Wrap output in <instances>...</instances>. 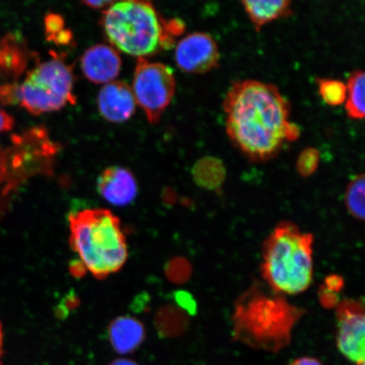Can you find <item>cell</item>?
I'll use <instances>...</instances> for the list:
<instances>
[{
    "instance_id": "2",
    "label": "cell",
    "mask_w": 365,
    "mask_h": 365,
    "mask_svg": "<svg viewBox=\"0 0 365 365\" xmlns=\"http://www.w3.org/2000/svg\"><path fill=\"white\" fill-rule=\"evenodd\" d=\"M307 310L255 281L235 304L232 337L250 348L277 353L289 345L296 324Z\"/></svg>"
},
{
    "instance_id": "29",
    "label": "cell",
    "mask_w": 365,
    "mask_h": 365,
    "mask_svg": "<svg viewBox=\"0 0 365 365\" xmlns=\"http://www.w3.org/2000/svg\"><path fill=\"white\" fill-rule=\"evenodd\" d=\"M84 4H86V6H88L90 8L93 9H103L110 7L113 4H114L113 1H85L83 2Z\"/></svg>"
},
{
    "instance_id": "3",
    "label": "cell",
    "mask_w": 365,
    "mask_h": 365,
    "mask_svg": "<svg viewBox=\"0 0 365 365\" xmlns=\"http://www.w3.org/2000/svg\"><path fill=\"white\" fill-rule=\"evenodd\" d=\"M314 237L294 222H282L264 241L262 274L273 291L299 294L313 280Z\"/></svg>"
},
{
    "instance_id": "32",
    "label": "cell",
    "mask_w": 365,
    "mask_h": 365,
    "mask_svg": "<svg viewBox=\"0 0 365 365\" xmlns=\"http://www.w3.org/2000/svg\"></svg>"
},
{
    "instance_id": "6",
    "label": "cell",
    "mask_w": 365,
    "mask_h": 365,
    "mask_svg": "<svg viewBox=\"0 0 365 365\" xmlns=\"http://www.w3.org/2000/svg\"><path fill=\"white\" fill-rule=\"evenodd\" d=\"M71 68L58 59L40 63L23 83L16 84V100L27 111L38 114L59 110L74 101Z\"/></svg>"
},
{
    "instance_id": "15",
    "label": "cell",
    "mask_w": 365,
    "mask_h": 365,
    "mask_svg": "<svg viewBox=\"0 0 365 365\" xmlns=\"http://www.w3.org/2000/svg\"><path fill=\"white\" fill-rule=\"evenodd\" d=\"M194 180L202 188L217 190L226 178L225 164L216 158L205 157L195 164L192 170Z\"/></svg>"
},
{
    "instance_id": "9",
    "label": "cell",
    "mask_w": 365,
    "mask_h": 365,
    "mask_svg": "<svg viewBox=\"0 0 365 365\" xmlns=\"http://www.w3.org/2000/svg\"><path fill=\"white\" fill-rule=\"evenodd\" d=\"M175 61L181 71L190 74H203L213 70L220 62V53L211 35L195 33L178 43Z\"/></svg>"
},
{
    "instance_id": "1",
    "label": "cell",
    "mask_w": 365,
    "mask_h": 365,
    "mask_svg": "<svg viewBox=\"0 0 365 365\" xmlns=\"http://www.w3.org/2000/svg\"><path fill=\"white\" fill-rule=\"evenodd\" d=\"M290 108L276 86L237 81L223 101L227 133L250 161H269L279 154L285 143L300 135L299 127L289 120Z\"/></svg>"
},
{
    "instance_id": "22",
    "label": "cell",
    "mask_w": 365,
    "mask_h": 365,
    "mask_svg": "<svg viewBox=\"0 0 365 365\" xmlns=\"http://www.w3.org/2000/svg\"><path fill=\"white\" fill-rule=\"evenodd\" d=\"M173 299L182 312H187L191 316H194L197 310V304L193 296L186 291H177L173 294Z\"/></svg>"
},
{
    "instance_id": "25",
    "label": "cell",
    "mask_w": 365,
    "mask_h": 365,
    "mask_svg": "<svg viewBox=\"0 0 365 365\" xmlns=\"http://www.w3.org/2000/svg\"><path fill=\"white\" fill-rule=\"evenodd\" d=\"M327 289H329L334 293L339 294V292L344 289V278L336 274L327 276L325 278V284H324Z\"/></svg>"
},
{
    "instance_id": "14",
    "label": "cell",
    "mask_w": 365,
    "mask_h": 365,
    "mask_svg": "<svg viewBox=\"0 0 365 365\" xmlns=\"http://www.w3.org/2000/svg\"><path fill=\"white\" fill-rule=\"evenodd\" d=\"M245 11L248 14L255 30L259 31L262 27L281 17L289 16L292 14V3L287 0H257L250 1L245 0L241 2Z\"/></svg>"
},
{
    "instance_id": "18",
    "label": "cell",
    "mask_w": 365,
    "mask_h": 365,
    "mask_svg": "<svg viewBox=\"0 0 365 365\" xmlns=\"http://www.w3.org/2000/svg\"><path fill=\"white\" fill-rule=\"evenodd\" d=\"M365 176L364 173L354 178L345 193L346 209L354 217L364 220Z\"/></svg>"
},
{
    "instance_id": "27",
    "label": "cell",
    "mask_w": 365,
    "mask_h": 365,
    "mask_svg": "<svg viewBox=\"0 0 365 365\" xmlns=\"http://www.w3.org/2000/svg\"><path fill=\"white\" fill-rule=\"evenodd\" d=\"M70 270L73 276L81 277L86 273V268L81 261H74L70 264Z\"/></svg>"
},
{
    "instance_id": "13",
    "label": "cell",
    "mask_w": 365,
    "mask_h": 365,
    "mask_svg": "<svg viewBox=\"0 0 365 365\" xmlns=\"http://www.w3.org/2000/svg\"><path fill=\"white\" fill-rule=\"evenodd\" d=\"M108 340L118 354L125 355L135 352L145 339L143 322L129 316L114 319L108 327Z\"/></svg>"
},
{
    "instance_id": "7",
    "label": "cell",
    "mask_w": 365,
    "mask_h": 365,
    "mask_svg": "<svg viewBox=\"0 0 365 365\" xmlns=\"http://www.w3.org/2000/svg\"><path fill=\"white\" fill-rule=\"evenodd\" d=\"M173 71L163 63L139 58L135 67L133 93L150 124H157L175 93Z\"/></svg>"
},
{
    "instance_id": "12",
    "label": "cell",
    "mask_w": 365,
    "mask_h": 365,
    "mask_svg": "<svg viewBox=\"0 0 365 365\" xmlns=\"http://www.w3.org/2000/svg\"><path fill=\"white\" fill-rule=\"evenodd\" d=\"M84 76L96 84H108L120 74L121 59L118 53L107 45L93 46L81 57Z\"/></svg>"
},
{
    "instance_id": "8",
    "label": "cell",
    "mask_w": 365,
    "mask_h": 365,
    "mask_svg": "<svg viewBox=\"0 0 365 365\" xmlns=\"http://www.w3.org/2000/svg\"><path fill=\"white\" fill-rule=\"evenodd\" d=\"M336 345L346 359L364 364L365 316L364 304L346 299L336 307Z\"/></svg>"
},
{
    "instance_id": "10",
    "label": "cell",
    "mask_w": 365,
    "mask_h": 365,
    "mask_svg": "<svg viewBox=\"0 0 365 365\" xmlns=\"http://www.w3.org/2000/svg\"><path fill=\"white\" fill-rule=\"evenodd\" d=\"M98 105L102 116L112 123L129 120L136 109L133 91L123 81H112L105 85L98 94Z\"/></svg>"
},
{
    "instance_id": "20",
    "label": "cell",
    "mask_w": 365,
    "mask_h": 365,
    "mask_svg": "<svg viewBox=\"0 0 365 365\" xmlns=\"http://www.w3.org/2000/svg\"><path fill=\"white\" fill-rule=\"evenodd\" d=\"M319 162V150L314 148H305L297 160V170L301 176L309 177L317 170Z\"/></svg>"
},
{
    "instance_id": "21",
    "label": "cell",
    "mask_w": 365,
    "mask_h": 365,
    "mask_svg": "<svg viewBox=\"0 0 365 365\" xmlns=\"http://www.w3.org/2000/svg\"><path fill=\"white\" fill-rule=\"evenodd\" d=\"M165 273L170 281L176 284H182L188 280L190 277V264L184 258L173 259L167 264Z\"/></svg>"
},
{
    "instance_id": "16",
    "label": "cell",
    "mask_w": 365,
    "mask_h": 365,
    "mask_svg": "<svg viewBox=\"0 0 365 365\" xmlns=\"http://www.w3.org/2000/svg\"><path fill=\"white\" fill-rule=\"evenodd\" d=\"M155 327L161 336H179L188 327V318L179 307L166 305L160 309L155 316Z\"/></svg>"
},
{
    "instance_id": "4",
    "label": "cell",
    "mask_w": 365,
    "mask_h": 365,
    "mask_svg": "<svg viewBox=\"0 0 365 365\" xmlns=\"http://www.w3.org/2000/svg\"><path fill=\"white\" fill-rule=\"evenodd\" d=\"M70 244L81 262L95 277L103 279L120 271L128 249L120 219L105 209H88L71 214Z\"/></svg>"
},
{
    "instance_id": "26",
    "label": "cell",
    "mask_w": 365,
    "mask_h": 365,
    "mask_svg": "<svg viewBox=\"0 0 365 365\" xmlns=\"http://www.w3.org/2000/svg\"><path fill=\"white\" fill-rule=\"evenodd\" d=\"M14 126V118L10 114L0 109V132L10 130Z\"/></svg>"
},
{
    "instance_id": "17",
    "label": "cell",
    "mask_w": 365,
    "mask_h": 365,
    "mask_svg": "<svg viewBox=\"0 0 365 365\" xmlns=\"http://www.w3.org/2000/svg\"><path fill=\"white\" fill-rule=\"evenodd\" d=\"M365 75L363 71H356L350 75L346 85V111L353 120L364 118Z\"/></svg>"
},
{
    "instance_id": "5",
    "label": "cell",
    "mask_w": 365,
    "mask_h": 365,
    "mask_svg": "<svg viewBox=\"0 0 365 365\" xmlns=\"http://www.w3.org/2000/svg\"><path fill=\"white\" fill-rule=\"evenodd\" d=\"M102 24L109 42L132 56H150L173 43L168 23L149 2L114 3L105 11Z\"/></svg>"
},
{
    "instance_id": "11",
    "label": "cell",
    "mask_w": 365,
    "mask_h": 365,
    "mask_svg": "<svg viewBox=\"0 0 365 365\" xmlns=\"http://www.w3.org/2000/svg\"><path fill=\"white\" fill-rule=\"evenodd\" d=\"M98 191L102 197L116 207H125L134 202L138 193L135 177L125 168L109 167L98 177Z\"/></svg>"
},
{
    "instance_id": "30",
    "label": "cell",
    "mask_w": 365,
    "mask_h": 365,
    "mask_svg": "<svg viewBox=\"0 0 365 365\" xmlns=\"http://www.w3.org/2000/svg\"><path fill=\"white\" fill-rule=\"evenodd\" d=\"M109 365H140L134 361V360L129 359H118L116 360H113V361Z\"/></svg>"
},
{
    "instance_id": "31",
    "label": "cell",
    "mask_w": 365,
    "mask_h": 365,
    "mask_svg": "<svg viewBox=\"0 0 365 365\" xmlns=\"http://www.w3.org/2000/svg\"><path fill=\"white\" fill-rule=\"evenodd\" d=\"M3 345H4V334L1 322H0V365L2 364V358H3Z\"/></svg>"
},
{
    "instance_id": "23",
    "label": "cell",
    "mask_w": 365,
    "mask_h": 365,
    "mask_svg": "<svg viewBox=\"0 0 365 365\" xmlns=\"http://www.w3.org/2000/svg\"><path fill=\"white\" fill-rule=\"evenodd\" d=\"M319 299L322 307L327 309L336 307L340 303L339 294L327 289L324 285L319 287Z\"/></svg>"
},
{
    "instance_id": "28",
    "label": "cell",
    "mask_w": 365,
    "mask_h": 365,
    "mask_svg": "<svg viewBox=\"0 0 365 365\" xmlns=\"http://www.w3.org/2000/svg\"><path fill=\"white\" fill-rule=\"evenodd\" d=\"M289 365H324L319 359L312 357H303L294 360Z\"/></svg>"
},
{
    "instance_id": "19",
    "label": "cell",
    "mask_w": 365,
    "mask_h": 365,
    "mask_svg": "<svg viewBox=\"0 0 365 365\" xmlns=\"http://www.w3.org/2000/svg\"><path fill=\"white\" fill-rule=\"evenodd\" d=\"M319 93L323 101L330 106H339L346 98V86L344 82L327 78L317 80Z\"/></svg>"
},
{
    "instance_id": "24",
    "label": "cell",
    "mask_w": 365,
    "mask_h": 365,
    "mask_svg": "<svg viewBox=\"0 0 365 365\" xmlns=\"http://www.w3.org/2000/svg\"><path fill=\"white\" fill-rule=\"evenodd\" d=\"M46 30L47 34L53 38L62 31L63 21L62 17L57 15H50L46 18Z\"/></svg>"
}]
</instances>
